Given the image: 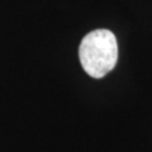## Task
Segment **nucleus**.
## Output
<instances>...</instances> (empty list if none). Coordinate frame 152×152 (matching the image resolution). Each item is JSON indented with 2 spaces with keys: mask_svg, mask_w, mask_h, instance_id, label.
<instances>
[{
  "mask_svg": "<svg viewBox=\"0 0 152 152\" xmlns=\"http://www.w3.org/2000/svg\"><path fill=\"white\" fill-rule=\"evenodd\" d=\"M79 57L85 72L94 79H102L115 67L118 61L117 38L108 29L88 33L79 47Z\"/></svg>",
  "mask_w": 152,
  "mask_h": 152,
  "instance_id": "obj_1",
  "label": "nucleus"
}]
</instances>
